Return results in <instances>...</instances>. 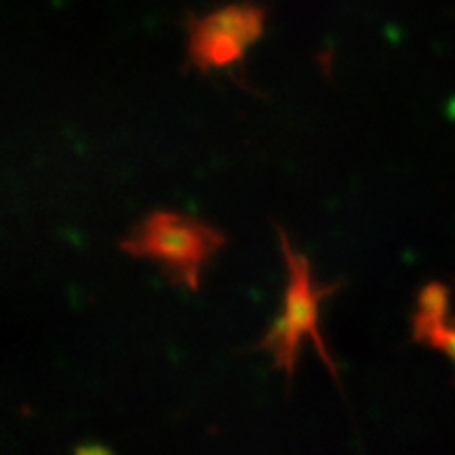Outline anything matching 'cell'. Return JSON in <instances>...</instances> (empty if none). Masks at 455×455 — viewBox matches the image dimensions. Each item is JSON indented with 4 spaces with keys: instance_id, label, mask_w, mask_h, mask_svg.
<instances>
[{
    "instance_id": "1",
    "label": "cell",
    "mask_w": 455,
    "mask_h": 455,
    "mask_svg": "<svg viewBox=\"0 0 455 455\" xmlns=\"http://www.w3.org/2000/svg\"><path fill=\"white\" fill-rule=\"evenodd\" d=\"M224 243V232L207 221L156 209L131 228L118 247L135 259L158 261L171 284H184L196 293L204 261Z\"/></svg>"
},
{
    "instance_id": "2",
    "label": "cell",
    "mask_w": 455,
    "mask_h": 455,
    "mask_svg": "<svg viewBox=\"0 0 455 455\" xmlns=\"http://www.w3.org/2000/svg\"><path fill=\"white\" fill-rule=\"evenodd\" d=\"M276 232L289 276L287 287H284V308L283 315L275 318L264 339L255 346V350H270V355L275 356V367H281L289 382H291L301 339L308 335L321 361L325 363L329 373L339 384L338 365L329 356L325 341H323L321 331H318V308H321L323 299L338 291L341 283L321 284V287L312 284L310 259L306 255L293 251L287 232L281 226H276Z\"/></svg>"
},
{
    "instance_id": "3",
    "label": "cell",
    "mask_w": 455,
    "mask_h": 455,
    "mask_svg": "<svg viewBox=\"0 0 455 455\" xmlns=\"http://www.w3.org/2000/svg\"><path fill=\"white\" fill-rule=\"evenodd\" d=\"M266 17L268 9L255 0L224 4L204 15L188 11L184 20L188 34L184 72L209 74L243 66L247 49L253 47L266 30Z\"/></svg>"
},
{
    "instance_id": "4",
    "label": "cell",
    "mask_w": 455,
    "mask_h": 455,
    "mask_svg": "<svg viewBox=\"0 0 455 455\" xmlns=\"http://www.w3.org/2000/svg\"><path fill=\"white\" fill-rule=\"evenodd\" d=\"M413 341L426 344L430 348L445 352L455 363V316H436L426 318L411 315Z\"/></svg>"
},
{
    "instance_id": "5",
    "label": "cell",
    "mask_w": 455,
    "mask_h": 455,
    "mask_svg": "<svg viewBox=\"0 0 455 455\" xmlns=\"http://www.w3.org/2000/svg\"><path fill=\"white\" fill-rule=\"evenodd\" d=\"M449 291L447 284L443 283H428L418 291V312L413 315L436 318L449 315Z\"/></svg>"
},
{
    "instance_id": "6",
    "label": "cell",
    "mask_w": 455,
    "mask_h": 455,
    "mask_svg": "<svg viewBox=\"0 0 455 455\" xmlns=\"http://www.w3.org/2000/svg\"><path fill=\"white\" fill-rule=\"evenodd\" d=\"M74 453H84V455H89V453H110V449H106L104 445H81V447L74 449Z\"/></svg>"
}]
</instances>
